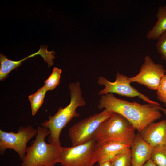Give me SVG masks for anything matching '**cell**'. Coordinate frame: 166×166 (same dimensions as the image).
<instances>
[{"instance_id": "obj_22", "label": "cell", "mask_w": 166, "mask_h": 166, "mask_svg": "<svg viewBox=\"0 0 166 166\" xmlns=\"http://www.w3.org/2000/svg\"><path fill=\"white\" fill-rule=\"evenodd\" d=\"M99 164V166H110L109 161H106Z\"/></svg>"}, {"instance_id": "obj_17", "label": "cell", "mask_w": 166, "mask_h": 166, "mask_svg": "<svg viewBox=\"0 0 166 166\" xmlns=\"http://www.w3.org/2000/svg\"><path fill=\"white\" fill-rule=\"evenodd\" d=\"M150 159L156 166H166V144L153 147Z\"/></svg>"}, {"instance_id": "obj_7", "label": "cell", "mask_w": 166, "mask_h": 166, "mask_svg": "<svg viewBox=\"0 0 166 166\" xmlns=\"http://www.w3.org/2000/svg\"><path fill=\"white\" fill-rule=\"evenodd\" d=\"M96 142L92 139L77 146L62 147L58 163L61 166H93V157Z\"/></svg>"}, {"instance_id": "obj_19", "label": "cell", "mask_w": 166, "mask_h": 166, "mask_svg": "<svg viewBox=\"0 0 166 166\" xmlns=\"http://www.w3.org/2000/svg\"><path fill=\"white\" fill-rule=\"evenodd\" d=\"M156 48L161 55V58L166 62V31L158 38Z\"/></svg>"}, {"instance_id": "obj_12", "label": "cell", "mask_w": 166, "mask_h": 166, "mask_svg": "<svg viewBox=\"0 0 166 166\" xmlns=\"http://www.w3.org/2000/svg\"><path fill=\"white\" fill-rule=\"evenodd\" d=\"M153 148L139 133L136 134L131 147V165L143 166L151 158Z\"/></svg>"}, {"instance_id": "obj_2", "label": "cell", "mask_w": 166, "mask_h": 166, "mask_svg": "<svg viewBox=\"0 0 166 166\" xmlns=\"http://www.w3.org/2000/svg\"><path fill=\"white\" fill-rule=\"evenodd\" d=\"M70 101L66 107H60L53 116H49L48 120L41 124L42 126L48 128L50 132L48 138L49 143L61 144L60 136L62 129L74 117L80 116L76 112L77 109L86 105V102L82 97V91L79 81L71 83L69 85Z\"/></svg>"}, {"instance_id": "obj_16", "label": "cell", "mask_w": 166, "mask_h": 166, "mask_svg": "<svg viewBox=\"0 0 166 166\" xmlns=\"http://www.w3.org/2000/svg\"><path fill=\"white\" fill-rule=\"evenodd\" d=\"M47 91L43 86L38 89L34 94L29 96L28 98L31 105L32 115L34 116L36 113L39 108L42 106Z\"/></svg>"}, {"instance_id": "obj_4", "label": "cell", "mask_w": 166, "mask_h": 166, "mask_svg": "<svg viewBox=\"0 0 166 166\" xmlns=\"http://www.w3.org/2000/svg\"><path fill=\"white\" fill-rule=\"evenodd\" d=\"M134 127L124 117L114 112L104 121L93 134L92 139L96 142L113 141L131 145L136 135Z\"/></svg>"}, {"instance_id": "obj_15", "label": "cell", "mask_w": 166, "mask_h": 166, "mask_svg": "<svg viewBox=\"0 0 166 166\" xmlns=\"http://www.w3.org/2000/svg\"><path fill=\"white\" fill-rule=\"evenodd\" d=\"M109 161L110 166H131V147L124 149Z\"/></svg>"}, {"instance_id": "obj_25", "label": "cell", "mask_w": 166, "mask_h": 166, "mask_svg": "<svg viewBox=\"0 0 166 166\" xmlns=\"http://www.w3.org/2000/svg\"><path fill=\"white\" fill-rule=\"evenodd\" d=\"M131 166H132V165Z\"/></svg>"}, {"instance_id": "obj_6", "label": "cell", "mask_w": 166, "mask_h": 166, "mask_svg": "<svg viewBox=\"0 0 166 166\" xmlns=\"http://www.w3.org/2000/svg\"><path fill=\"white\" fill-rule=\"evenodd\" d=\"M37 132V129L34 128L31 125L20 127L16 133L7 132L0 129V154H4L7 148L12 149L18 153L22 161L26 156L27 142L36 135Z\"/></svg>"}, {"instance_id": "obj_5", "label": "cell", "mask_w": 166, "mask_h": 166, "mask_svg": "<svg viewBox=\"0 0 166 166\" xmlns=\"http://www.w3.org/2000/svg\"><path fill=\"white\" fill-rule=\"evenodd\" d=\"M113 113L104 109L101 112L82 119L70 127L68 132L72 146L82 144L92 139L93 134L100 124Z\"/></svg>"}, {"instance_id": "obj_20", "label": "cell", "mask_w": 166, "mask_h": 166, "mask_svg": "<svg viewBox=\"0 0 166 166\" xmlns=\"http://www.w3.org/2000/svg\"><path fill=\"white\" fill-rule=\"evenodd\" d=\"M156 94L158 99L164 103L166 107V74L162 79Z\"/></svg>"}, {"instance_id": "obj_10", "label": "cell", "mask_w": 166, "mask_h": 166, "mask_svg": "<svg viewBox=\"0 0 166 166\" xmlns=\"http://www.w3.org/2000/svg\"><path fill=\"white\" fill-rule=\"evenodd\" d=\"M129 144L113 141L97 142L93 157L92 163L100 164L109 161L116 155L124 149L131 147Z\"/></svg>"}, {"instance_id": "obj_8", "label": "cell", "mask_w": 166, "mask_h": 166, "mask_svg": "<svg viewBox=\"0 0 166 166\" xmlns=\"http://www.w3.org/2000/svg\"><path fill=\"white\" fill-rule=\"evenodd\" d=\"M128 77L117 72L116 75V80L111 82L105 77L100 76L98 77L97 83L100 85H103L105 87L100 90L98 94L101 95L109 93H115L120 95L129 97H138L144 101L148 104L156 105H160L156 101L151 100L148 97L130 85Z\"/></svg>"}, {"instance_id": "obj_1", "label": "cell", "mask_w": 166, "mask_h": 166, "mask_svg": "<svg viewBox=\"0 0 166 166\" xmlns=\"http://www.w3.org/2000/svg\"><path fill=\"white\" fill-rule=\"evenodd\" d=\"M158 106L129 102L109 93L101 95L97 107L100 110L104 109L122 115L140 133L148 124L161 118Z\"/></svg>"}, {"instance_id": "obj_9", "label": "cell", "mask_w": 166, "mask_h": 166, "mask_svg": "<svg viewBox=\"0 0 166 166\" xmlns=\"http://www.w3.org/2000/svg\"><path fill=\"white\" fill-rule=\"evenodd\" d=\"M166 73L162 65L155 63L149 56L146 55L139 73L128 79L131 83L137 82L149 89L157 91Z\"/></svg>"}, {"instance_id": "obj_3", "label": "cell", "mask_w": 166, "mask_h": 166, "mask_svg": "<svg viewBox=\"0 0 166 166\" xmlns=\"http://www.w3.org/2000/svg\"><path fill=\"white\" fill-rule=\"evenodd\" d=\"M35 139L27 147L21 166H54L58 163L61 146L57 143L47 144L45 141L49 134V129L38 126Z\"/></svg>"}, {"instance_id": "obj_23", "label": "cell", "mask_w": 166, "mask_h": 166, "mask_svg": "<svg viewBox=\"0 0 166 166\" xmlns=\"http://www.w3.org/2000/svg\"><path fill=\"white\" fill-rule=\"evenodd\" d=\"M157 108L159 109L162 111L166 115V108H164L161 106L160 105L157 106Z\"/></svg>"}, {"instance_id": "obj_18", "label": "cell", "mask_w": 166, "mask_h": 166, "mask_svg": "<svg viewBox=\"0 0 166 166\" xmlns=\"http://www.w3.org/2000/svg\"><path fill=\"white\" fill-rule=\"evenodd\" d=\"M61 72V69L54 68L51 74L45 82L44 86L47 91L53 90L59 85Z\"/></svg>"}, {"instance_id": "obj_11", "label": "cell", "mask_w": 166, "mask_h": 166, "mask_svg": "<svg viewBox=\"0 0 166 166\" xmlns=\"http://www.w3.org/2000/svg\"><path fill=\"white\" fill-rule=\"evenodd\" d=\"M139 133L153 147L166 144V119L150 123Z\"/></svg>"}, {"instance_id": "obj_24", "label": "cell", "mask_w": 166, "mask_h": 166, "mask_svg": "<svg viewBox=\"0 0 166 166\" xmlns=\"http://www.w3.org/2000/svg\"><path fill=\"white\" fill-rule=\"evenodd\" d=\"M99 166V164H97V165H96L95 166Z\"/></svg>"}, {"instance_id": "obj_21", "label": "cell", "mask_w": 166, "mask_h": 166, "mask_svg": "<svg viewBox=\"0 0 166 166\" xmlns=\"http://www.w3.org/2000/svg\"><path fill=\"white\" fill-rule=\"evenodd\" d=\"M143 166H156L152 160L149 159L147 161Z\"/></svg>"}, {"instance_id": "obj_13", "label": "cell", "mask_w": 166, "mask_h": 166, "mask_svg": "<svg viewBox=\"0 0 166 166\" xmlns=\"http://www.w3.org/2000/svg\"><path fill=\"white\" fill-rule=\"evenodd\" d=\"M157 21L152 28L147 32L146 37L149 40H157L166 31V6H160L156 14Z\"/></svg>"}, {"instance_id": "obj_14", "label": "cell", "mask_w": 166, "mask_h": 166, "mask_svg": "<svg viewBox=\"0 0 166 166\" xmlns=\"http://www.w3.org/2000/svg\"><path fill=\"white\" fill-rule=\"evenodd\" d=\"M41 55V52L39 49L37 52L31 54L22 59L17 61H13L8 59L4 55L0 54V80L2 81L5 79L9 73L14 69L21 65L22 62L25 60L38 55Z\"/></svg>"}]
</instances>
